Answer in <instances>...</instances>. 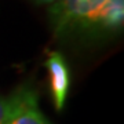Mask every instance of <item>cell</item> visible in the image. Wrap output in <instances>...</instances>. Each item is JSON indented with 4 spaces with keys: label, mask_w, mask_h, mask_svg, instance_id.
<instances>
[{
    "label": "cell",
    "mask_w": 124,
    "mask_h": 124,
    "mask_svg": "<svg viewBox=\"0 0 124 124\" xmlns=\"http://www.w3.org/2000/svg\"><path fill=\"white\" fill-rule=\"evenodd\" d=\"M17 94V108L7 124H50L40 113L37 106V97L32 90L21 88Z\"/></svg>",
    "instance_id": "obj_3"
},
{
    "label": "cell",
    "mask_w": 124,
    "mask_h": 124,
    "mask_svg": "<svg viewBox=\"0 0 124 124\" xmlns=\"http://www.w3.org/2000/svg\"><path fill=\"white\" fill-rule=\"evenodd\" d=\"M124 19V0H106L98 15L97 23H102L108 29L121 26Z\"/></svg>",
    "instance_id": "obj_4"
},
{
    "label": "cell",
    "mask_w": 124,
    "mask_h": 124,
    "mask_svg": "<svg viewBox=\"0 0 124 124\" xmlns=\"http://www.w3.org/2000/svg\"><path fill=\"white\" fill-rule=\"evenodd\" d=\"M46 66L48 70L50 87H51V93H53L54 103L58 110H61L66 101L69 83H70L66 62L61 54L51 53L46 61Z\"/></svg>",
    "instance_id": "obj_2"
},
{
    "label": "cell",
    "mask_w": 124,
    "mask_h": 124,
    "mask_svg": "<svg viewBox=\"0 0 124 124\" xmlns=\"http://www.w3.org/2000/svg\"><path fill=\"white\" fill-rule=\"evenodd\" d=\"M41 1H54V0H41Z\"/></svg>",
    "instance_id": "obj_6"
},
{
    "label": "cell",
    "mask_w": 124,
    "mask_h": 124,
    "mask_svg": "<svg viewBox=\"0 0 124 124\" xmlns=\"http://www.w3.org/2000/svg\"><path fill=\"white\" fill-rule=\"evenodd\" d=\"M106 0H58L53 10L54 21L62 29L73 23H97Z\"/></svg>",
    "instance_id": "obj_1"
},
{
    "label": "cell",
    "mask_w": 124,
    "mask_h": 124,
    "mask_svg": "<svg viewBox=\"0 0 124 124\" xmlns=\"http://www.w3.org/2000/svg\"><path fill=\"white\" fill-rule=\"evenodd\" d=\"M18 102V94H14L8 98L0 97V124L8 123L11 115L14 113Z\"/></svg>",
    "instance_id": "obj_5"
}]
</instances>
